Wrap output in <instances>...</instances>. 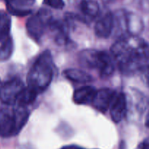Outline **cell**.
Wrapping results in <instances>:
<instances>
[{
  "label": "cell",
  "mask_w": 149,
  "mask_h": 149,
  "mask_svg": "<svg viewBox=\"0 0 149 149\" xmlns=\"http://www.w3.org/2000/svg\"><path fill=\"white\" fill-rule=\"evenodd\" d=\"M111 52L119 71L125 75L140 71L149 61V45L139 36L119 37L112 45Z\"/></svg>",
  "instance_id": "obj_1"
},
{
  "label": "cell",
  "mask_w": 149,
  "mask_h": 149,
  "mask_svg": "<svg viewBox=\"0 0 149 149\" xmlns=\"http://www.w3.org/2000/svg\"><path fill=\"white\" fill-rule=\"evenodd\" d=\"M54 76L53 61L49 50L40 54L27 74L28 87L38 94L42 93L50 85Z\"/></svg>",
  "instance_id": "obj_2"
},
{
  "label": "cell",
  "mask_w": 149,
  "mask_h": 149,
  "mask_svg": "<svg viewBox=\"0 0 149 149\" xmlns=\"http://www.w3.org/2000/svg\"><path fill=\"white\" fill-rule=\"evenodd\" d=\"M30 111L27 107L15 105L13 109L0 110V137L10 138L17 135L29 120Z\"/></svg>",
  "instance_id": "obj_3"
},
{
  "label": "cell",
  "mask_w": 149,
  "mask_h": 149,
  "mask_svg": "<svg viewBox=\"0 0 149 149\" xmlns=\"http://www.w3.org/2000/svg\"><path fill=\"white\" fill-rule=\"evenodd\" d=\"M78 60L81 66L98 71L102 78L110 77L114 72L115 65L113 58L106 51L84 49L79 54Z\"/></svg>",
  "instance_id": "obj_4"
},
{
  "label": "cell",
  "mask_w": 149,
  "mask_h": 149,
  "mask_svg": "<svg viewBox=\"0 0 149 149\" xmlns=\"http://www.w3.org/2000/svg\"><path fill=\"white\" fill-rule=\"evenodd\" d=\"M114 16V25H117L118 31L124 36H138L143 30L142 19L137 15L124 10H119Z\"/></svg>",
  "instance_id": "obj_5"
},
{
  "label": "cell",
  "mask_w": 149,
  "mask_h": 149,
  "mask_svg": "<svg viewBox=\"0 0 149 149\" xmlns=\"http://www.w3.org/2000/svg\"><path fill=\"white\" fill-rule=\"evenodd\" d=\"M52 20V13L45 8H41L27 20L26 31L33 40L39 41Z\"/></svg>",
  "instance_id": "obj_6"
},
{
  "label": "cell",
  "mask_w": 149,
  "mask_h": 149,
  "mask_svg": "<svg viewBox=\"0 0 149 149\" xmlns=\"http://www.w3.org/2000/svg\"><path fill=\"white\" fill-rule=\"evenodd\" d=\"M24 87L23 81L19 77L7 80L0 87V100L8 106H15Z\"/></svg>",
  "instance_id": "obj_7"
},
{
  "label": "cell",
  "mask_w": 149,
  "mask_h": 149,
  "mask_svg": "<svg viewBox=\"0 0 149 149\" xmlns=\"http://www.w3.org/2000/svg\"><path fill=\"white\" fill-rule=\"evenodd\" d=\"M116 95V92L111 88H101L97 90L92 101L93 107L104 113L109 110Z\"/></svg>",
  "instance_id": "obj_8"
},
{
  "label": "cell",
  "mask_w": 149,
  "mask_h": 149,
  "mask_svg": "<svg viewBox=\"0 0 149 149\" xmlns=\"http://www.w3.org/2000/svg\"><path fill=\"white\" fill-rule=\"evenodd\" d=\"M127 112V100L124 93L116 94L110 106V114L114 123H119L125 117Z\"/></svg>",
  "instance_id": "obj_9"
},
{
  "label": "cell",
  "mask_w": 149,
  "mask_h": 149,
  "mask_svg": "<svg viewBox=\"0 0 149 149\" xmlns=\"http://www.w3.org/2000/svg\"><path fill=\"white\" fill-rule=\"evenodd\" d=\"M9 13L15 16L24 17L32 13L36 0H4Z\"/></svg>",
  "instance_id": "obj_10"
},
{
  "label": "cell",
  "mask_w": 149,
  "mask_h": 149,
  "mask_svg": "<svg viewBox=\"0 0 149 149\" xmlns=\"http://www.w3.org/2000/svg\"><path fill=\"white\" fill-rule=\"evenodd\" d=\"M114 28V16L111 12H106L100 16L95 25V33L99 38L106 39L111 34Z\"/></svg>",
  "instance_id": "obj_11"
},
{
  "label": "cell",
  "mask_w": 149,
  "mask_h": 149,
  "mask_svg": "<svg viewBox=\"0 0 149 149\" xmlns=\"http://www.w3.org/2000/svg\"><path fill=\"white\" fill-rule=\"evenodd\" d=\"M66 19V18H65ZM70 21L65 20H53L49 25V29L53 31L55 41L58 45H63L69 42Z\"/></svg>",
  "instance_id": "obj_12"
},
{
  "label": "cell",
  "mask_w": 149,
  "mask_h": 149,
  "mask_svg": "<svg viewBox=\"0 0 149 149\" xmlns=\"http://www.w3.org/2000/svg\"><path fill=\"white\" fill-rule=\"evenodd\" d=\"M96 91H97L96 89L92 86H84V87L77 89L74 91L73 100L76 104H90V103H92Z\"/></svg>",
  "instance_id": "obj_13"
},
{
  "label": "cell",
  "mask_w": 149,
  "mask_h": 149,
  "mask_svg": "<svg viewBox=\"0 0 149 149\" xmlns=\"http://www.w3.org/2000/svg\"><path fill=\"white\" fill-rule=\"evenodd\" d=\"M64 77L68 80L80 84L91 82L93 81V77L85 72L84 71L76 68H68L63 71Z\"/></svg>",
  "instance_id": "obj_14"
},
{
  "label": "cell",
  "mask_w": 149,
  "mask_h": 149,
  "mask_svg": "<svg viewBox=\"0 0 149 149\" xmlns=\"http://www.w3.org/2000/svg\"><path fill=\"white\" fill-rule=\"evenodd\" d=\"M79 7L84 16L90 20L96 18L100 14V6L95 0H81Z\"/></svg>",
  "instance_id": "obj_15"
},
{
  "label": "cell",
  "mask_w": 149,
  "mask_h": 149,
  "mask_svg": "<svg viewBox=\"0 0 149 149\" xmlns=\"http://www.w3.org/2000/svg\"><path fill=\"white\" fill-rule=\"evenodd\" d=\"M38 95L39 94L32 88L28 86L26 87H25L19 95L15 105L27 107L28 106L34 103Z\"/></svg>",
  "instance_id": "obj_16"
},
{
  "label": "cell",
  "mask_w": 149,
  "mask_h": 149,
  "mask_svg": "<svg viewBox=\"0 0 149 149\" xmlns=\"http://www.w3.org/2000/svg\"><path fill=\"white\" fill-rule=\"evenodd\" d=\"M11 29V17L9 14L0 10V42L10 36Z\"/></svg>",
  "instance_id": "obj_17"
},
{
  "label": "cell",
  "mask_w": 149,
  "mask_h": 149,
  "mask_svg": "<svg viewBox=\"0 0 149 149\" xmlns=\"http://www.w3.org/2000/svg\"><path fill=\"white\" fill-rule=\"evenodd\" d=\"M14 49L13 40L10 36L1 42L0 45V61H6L12 56Z\"/></svg>",
  "instance_id": "obj_18"
},
{
  "label": "cell",
  "mask_w": 149,
  "mask_h": 149,
  "mask_svg": "<svg viewBox=\"0 0 149 149\" xmlns=\"http://www.w3.org/2000/svg\"><path fill=\"white\" fill-rule=\"evenodd\" d=\"M43 3L57 10H62L65 7V2L63 0H43Z\"/></svg>",
  "instance_id": "obj_19"
},
{
  "label": "cell",
  "mask_w": 149,
  "mask_h": 149,
  "mask_svg": "<svg viewBox=\"0 0 149 149\" xmlns=\"http://www.w3.org/2000/svg\"><path fill=\"white\" fill-rule=\"evenodd\" d=\"M140 72L142 74L143 77V79L145 80L147 86L149 87V65L148 64L146 65V66H144L143 68H141Z\"/></svg>",
  "instance_id": "obj_20"
},
{
  "label": "cell",
  "mask_w": 149,
  "mask_h": 149,
  "mask_svg": "<svg viewBox=\"0 0 149 149\" xmlns=\"http://www.w3.org/2000/svg\"><path fill=\"white\" fill-rule=\"evenodd\" d=\"M139 149H149V138L146 139L145 141L140 145Z\"/></svg>",
  "instance_id": "obj_21"
},
{
  "label": "cell",
  "mask_w": 149,
  "mask_h": 149,
  "mask_svg": "<svg viewBox=\"0 0 149 149\" xmlns=\"http://www.w3.org/2000/svg\"><path fill=\"white\" fill-rule=\"evenodd\" d=\"M61 149H85V148H81V147H79V146H77L71 145V146H67L63 147Z\"/></svg>",
  "instance_id": "obj_22"
},
{
  "label": "cell",
  "mask_w": 149,
  "mask_h": 149,
  "mask_svg": "<svg viewBox=\"0 0 149 149\" xmlns=\"http://www.w3.org/2000/svg\"><path fill=\"white\" fill-rule=\"evenodd\" d=\"M145 125L146 127L149 128V111L147 113L146 116V120H145Z\"/></svg>",
  "instance_id": "obj_23"
},
{
  "label": "cell",
  "mask_w": 149,
  "mask_h": 149,
  "mask_svg": "<svg viewBox=\"0 0 149 149\" xmlns=\"http://www.w3.org/2000/svg\"><path fill=\"white\" fill-rule=\"evenodd\" d=\"M107 1H115V0H107Z\"/></svg>",
  "instance_id": "obj_24"
}]
</instances>
